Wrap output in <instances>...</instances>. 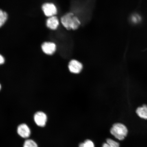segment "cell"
<instances>
[{
	"label": "cell",
	"instance_id": "obj_1",
	"mask_svg": "<svg viewBox=\"0 0 147 147\" xmlns=\"http://www.w3.org/2000/svg\"><path fill=\"white\" fill-rule=\"evenodd\" d=\"M61 21L62 25L68 30H76L81 24L78 18L71 12L68 13L62 16Z\"/></svg>",
	"mask_w": 147,
	"mask_h": 147
},
{
	"label": "cell",
	"instance_id": "obj_2",
	"mask_svg": "<svg viewBox=\"0 0 147 147\" xmlns=\"http://www.w3.org/2000/svg\"><path fill=\"white\" fill-rule=\"evenodd\" d=\"M110 133L119 140H123L127 135L128 130L125 125L121 123L114 124L110 130Z\"/></svg>",
	"mask_w": 147,
	"mask_h": 147
},
{
	"label": "cell",
	"instance_id": "obj_3",
	"mask_svg": "<svg viewBox=\"0 0 147 147\" xmlns=\"http://www.w3.org/2000/svg\"><path fill=\"white\" fill-rule=\"evenodd\" d=\"M34 120L38 126L43 127L47 121V116L46 114L42 111L37 112L34 116Z\"/></svg>",
	"mask_w": 147,
	"mask_h": 147
},
{
	"label": "cell",
	"instance_id": "obj_4",
	"mask_svg": "<svg viewBox=\"0 0 147 147\" xmlns=\"http://www.w3.org/2000/svg\"><path fill=\"white\" fill-rule=\"evenodd\" d=\"M42 9L46 16L51 17L55 16L57 13V9L54 3H45L42 5Z\"/></svg>",
	"mask_w": 147,
	"mask_h": 147
},
{
	"label": "cell",
	"instance_id": "obj_5",
	"mask_svg": "<svg viewBox=\"0 0 147 147\" xmlns=\"http://www.w3.org/2000/svg\"><path fill=\"white\" fill-rule=\"evenodd\" d=\"M68 67L69 71L71 73L78 74L82 71V64L81 62L76 60H72L69 62Z\"/></svg>",
	"mask_w": 147,
	"mask_h": 147
},
{
	"label": "cell",
	"instance_id": "obj_6",
	"mask_svg": "<svg viewBox=\"0 0 147 147\" xmlns=\"http://www.w3.org/2000/svg\"><path fill=\"white\" fill-rule=\"evenodd\" d=\"M17 133L20 137L27 139L30 136L31 130L27 125L22 124L19 125L17 128Z\"/></svg>",
	"mask_w": 147,
	"mask_h": 147
},
{
	"label": "cell",
	"instance_id": "obj_7",
	"mask_svg": "<svg viewBox=\"0 0 147 147\" xmlns=\"http://www.w3.org/2000/svg\"><path fill=\"white\" fill-rule=\"evenodd\" d=\"M55 44L52 42H45L42 45V49L46 54L51 55L54 53L56 50Z\"/></svg>",
	"mask_w": 147,
	"mask_h": 147
},
{
	"label": "cell",
	"instance_id": "obj_8",
	"mask_svg": "<svg viewBox=\"0 0 147 147\" xmlns=\"http://www.w3.org/2000/svg\"><path fill=\"white\" fill-rule=\"evenodd\" d=\"M47 25L48 27L51 29H56L59 25L58 18L55 16L49 17L47 20Z\"/></svg>",
	"mask_w": 147,
	"mask_h": 147
},
{
	"label": "cell",
	"instance_id": "obj_9",
	"mask_svg": "<svg viewBox=\"0 0 147 147\" xmlns=\"http://www.w3.org/2000/svg\"><path fill=\"white\" fill-rule=\"evenodd\" d=\"M136 113L140 118L147 119V106L146 105L138 108Z\"/></svg>",
	"mask_w": 147,
	"mask_h": 147
},
{
	"label": "cell",
	"instance_id": "obj_10",
	"mask_svg": "<svg viewBox=\"0 0 147 147\" xmlns=\"http://www.w3.org/2000/svg\"><path fill=\"white\" fill-rule=\"evenodd\" d=\"M8 18L7 13L0 9V27L5 22Z\"/></svg>",
	"mask_w": 147,
	"mask_h": 147
},
{
	"label": "cell",
	"instance_id": "obj_11",
	"mask_svg": "<svg viewBox=\"0 0 147 147\" xmlns=\"http://www.w3.org/2000/svg\"><path fill=\"white\" fill-rule=\"evenodd\" d=\"M23 147H38L35 141L32 139H27L23 144Z\"/></svg>",
	"mask_w": 147,
	"mask_h": 147
},
{
	"label": "cell",
	"instance_id": "obj_12",
	"mask_svg": "<svg viewBox=\"0 0 147 147\" xmlns=\"http://www.w3.org/2000/svg\"><path fill=\"white\" fill-rule=\"evenodd\" d=\"M79 147H95L94 143L90 140L88 139L83 143H80Z\"/></svg>",
	"mask_w": 147,
	"mask_h": 147
},
{
	"label": "cell",
	"instance_id": "obj_13",
	"mask_svg": "<svg viewBox=\"0 0 147 147\" xmlns=\"http://www.w3.org/2000/svg\"><path fill=\"white\" fill-rule=\"evenodd\" d=\"M106 143L109 144L111 147H119V143L111 139H107Z\"/></svg>",
	"mask_w": 147,
	"mask_h": 147
},
{
	"label": "cell",
	"instance_id": "obj_14",
	"mask_svg": "<svg viewBox=\"0 0 147 147\" xmlns=\"http://www.w3.org/2000/svg\"><path fill=\"white\" fill-rule=\"evenodd\" d=\"M140 20V17L137 14H134L132 16L131 20L134 23L138 22Z\"/></svg>",
	"mask_w": 147,
	"mask_h": 147
},
{
	"label": "cell",
	"instance_id": "obj_15",
	"mask_svg": "<svg viewBox=\"0 0 147 147\" xmlns=\"http://www.w3.org/2000/svg\"><path fill=\"white\" fill-rule=\"evenodd\" d=\"M5 62V59L2 55L0 54V64H3Z\"/></svg>",
	"mask_w": 147,
	"mask_h": 147
},
{
	"label": "cell",
	"instance_id": "obj_16",
	"mask_svg": "<svg viewBox=\"0 0 147 147\" xmlns=\"http://www.w3.org/2000/svg\"><path fill=\"white\" fill-rule=\"evenodd\" d=\"M102 147H111L109 146V144H108L107 143H104L102 144Z\"/></svg>",
	"mask_w": 147,
	"mask_h": 147
},
{
	"label": "cell",
	"instance_id": "obj_17",
	"mask_svg": "<svg viewBox=\"0 0 147 147\" xmlns=\"http://www.w3.org/2000/svg\"><path fill=\"white\" fill-rule=\"evenodd\" d=\"M1 84H0V90H1Z\"/></svg>",
	"mask_w": 147,
	"mask_h": 147
}]
</instances>
